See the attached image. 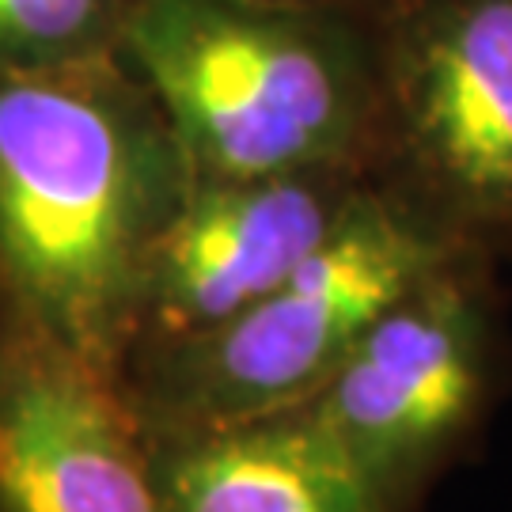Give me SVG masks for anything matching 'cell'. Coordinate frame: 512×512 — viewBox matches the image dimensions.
I'll return each instance as SVG.
<instances>
[{
    "instance_id": "6da1fadb",
    "label": "cell",
    "mask_w": 512,
    "mask_h": 512,
    "mask_svg": "<svg viewBox=\"0 0 512 512\" xmlns=\"http://www.w3.org/2000/svg\"><path fill=\"white\" fill-rule=\"evenodd\" d=\"M190 183L122 54L0 76V296L118 372L148 255Z\"/></svg>"
},
{
    "instance_id": "7a4b0ae2",
    "label": "cell",
    "mask_w": 512,
    "mask_h": 512,
    "mask_svg": "<svg viewBox=\"0 0 512 512\" xmlns=\"http://www.w3.org/2000/svg\"><path fill=\"white\" fill-rule=\"evenodd\" d=\"M122 57L194 179L372 171V23L243 0H137Z\"/></svg>"
},
{
    "instance_id": "3957f363",
    "label": "cell",
    "mask_w": 512,
    "mask_h": 512,
    "mask_svg": "<svg viewBox=\"0 0 512 512\" xmlns=\"http://www.w3.org/2000/svg\"><path fill=\"white\" fill-rule=\"evenodd\" d=\"M459 251L372 186L346 224L255 304L126 357L118 380L129 406L148 437L300 406L395 296Z\"/></svg>"
},
{
    "instance_id": "277c9868",
    "label": "cell",
    "mask_w": 512,
    "mask_h": 512,
    "mask_svg": "<svg viewBox=\"0 0 512 512\" xmlns=\"http://www.w3.org/2000/svg\"><path fill=\"white\" fill-rule=\"evenodd\" d=\"M368 179L463 251H512V0H403L372 23Z\"/></svg>"
},
{
    "instance_id": "5b68a950",
    "label": "cell",
    "mask_w": 512,
    "mask_h": 512,
    "mask_svg": "<svg viewBox=\"0 0 512 512\" xmlns=\"http://www.w3.org/2000/svg\"><path fill=\"white\" fill-rule=\"evenodd\" d=\"M497 258L437 262L353 342L304 410L395 512L475 437L505 372Z\"/></svg>"
},
{
    "instance_id": "8992f818",
    "label": "cell",
    "mask_w": 512,
    "mask_h": 512,
    "mask_svg": "<svg viewBox=\"0 0 512 512\" xmlns=\"http://www.w3.org/2000/svg\"><path fill=\"white\" fill-rule=\"evenodd\" d=\"M368 190L361 171L194 179L148 255L126 357L255 304L346 224Z\"/></svg>"
},
{
    "instance_id": "52a82bcc",
    "label": "cell",
    "mask_w": 512,
    "mask_h": 512,
    "mask_svg": "<svg viewBox=\"0 0 512 512\" xmlns=\"http://www.w3.org/2000/svg\"><path fill=\"white\" fill-rule=\"evenodd\" d=\"M0 512H160L118 372L0 296Z\"/></svg>"
},
{
    "instance_id": "ba28073f",
    "label": "cell",
    "mask_w": 512,
    "mask_h": 512,
    "mask_svg": "<svg viewBox=\"0 0 512 512\" xmlns=\"http://www.w3.org/2000/svg\"><path fill=\"white\" fill-rule=\"evenodd\" d=\"M160 512H395L304 406L148 437Z\"/></svg>"
},
{
    "instance_id": "9c48e42d",
    "label": "cell",
    "mask_w": 512,
    "mask_h": 512,
    "mask_svg": "<svg viewBox=\"0 0 512 512\" xmlns=\"http://www.w3.org/2000/svg\"><path fill=\"white\" fill-rule=\"evenodd\" d=\"M137 0H0V76L122 54Z\"/></svg>"
},
{
    "instance_id": "30bf717a",
    "label": "cell",
    "mask_w": 512,
    "mask_h": 512,
    "mask_svg": "<svg viewBox=\"0 0 512 512\" xmlns=\"http://www.w3.org/2000/svg\"><path fill=\"white\" fill-rule=\"evenodd\" d=\"M243 4H262V8H293V12H323V16H349L376 23L403 0H243Z\"/></svg>"
}]
</instances>
